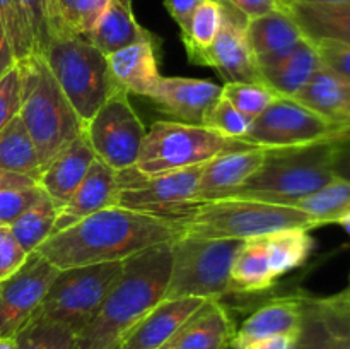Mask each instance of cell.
<instances>
[{"label": "cell", "mask_w": 350, "mask_h": 349, "mask_svg": "<svg viewBox=\"0 0 350 349\" xmlns=\"http://www.w3.org/2000/svg\"><path fill=\"white\" fill-rule=\"evenodd\" d=\"M58 272L33 252L16 272L0 279V337H14L33 318Z\"/></svg>", "instance_id": "cell-12"}, {"label": "cell", "mask_w": 350, "mask_h": 349, "mask_svg": "<svg viewBox=\"0 0 350 349\" xmlns=\"http://www.w3.org/2000/svg\"><path fill=\"white\" fill-rule=\"evenodd\" d=\"M265 159L267 149L255 146H245L212 157L204 164L197 201H214L226 192L241 187L262 168Z\"/></svg>", "instance_id": "cell-18"}, {"label": "cell", "mask_w": 350, "mask_h": 349, "mask_svg": "<svg viewBox=\"0 0 350 349\" xmlns=\"http://www.w3.org/2000/svg\"><path fill=\"white\" fill-rule=\"evenodd\" d=\"M224 21L217 38L205 53L204 67H212L226 82H262L260 67L246 36L245 16L222 2Z\"/></svg>", "instance_id": "cell-14"}, {"label": "cell", "mask_w": 350, "mask_h": 349, "mask_svg": "<svg viewBox=\"0 0 350 349\" xmlns=\"http://www.w3.org/2000/svg\"><path fill=\"white\" fill-rule=\"evenodd\" d=\"M347 332V318L328 310L320 300L304 298V317L296 349H342Z\"/></svg>", "instance_id": "cell-29"}, {"label": "cell", "mask_w": 350, "mask_h": 349, "mask_svg": "<svg viewBox=\"0 0 350 349\" xmlns=\"http://www.w3.org/2000/svg\"><path fill=\"white\" fill-rule=\"evenodd\" d=\"M221 94L222 86L204 79L161 77L149 99L176 122L202 125L205 113Z\"/></svg>", "instance_id": "cell-15"}, {"label": "cell", "mask_w": 350, "mask_h": 349, "mask_svg": "<svg viewBox=\"0 0 350 349\" xmlns=\"http://www.w3.org/2000/svg\"><path fill=\"white\" fill-rule=\"evenodd\" d=\"M286 10L308 40H334L350 44V3L317 5L291 2Z\"/></svg>", "instance_id": "cell-27"}, {"label": "cell", "mask_w": 350, "mask_h": 349, "mask_svg": "<svg viewBox=\"0 0 350 349\" xmlns=\"http://www.w3.org/2000/svg\"><path fill=\"white\" fill-rule=\"evenodd\" d=\"M21 109V77L17 65L0 77V130L19 115Z\"/></svg>", "instance_id": "cell-42"}, {"label": "cell", "mask_w": 350, "mask_h": 349, "mask_svg": "<svg viewBox=\"0 0 350 349\" xmlns=\"http://www.w3.org/2000/svg\"><path fill=\"white\" fill-rule=\"evenodd\" d=\"M344 130H345V137H350V120H349V122H345Z\"/></svg>", "instance_id": "cell-56"}, {"label": "cell", "mask_w": 350, "mask_h": 349, "mask_svg": "<svg viewBox=\"0 0 350 349\" xmlns=\"http://www.w3.org/2000/svg\"><path fill=\"white\" fill-rule=\"evenodd\" d=\"M17 349H72L75 334L57 322L33 317L16 335Z\"/></svg>", "instance_id": "cell-36"}, {"label": "cell", "mask_w": 350, "mask_h": 349, "mask_svg": "<svg viewBox=\"0 0 350 349\" xmlns=\"http://www.w3.org/2000/svg\"><path fill=\"white\" fill-rule=\"evenodd\" d=\"M159 40H146L106 55L116 86L129 94L149 98L159 82L156 48Z\"/></svg>", "instance_id": "cell-21"}, {"label": "cell", "mask_w": 350, "mask_h": 349, "mask_svg": "<svg viewBox=\"0 0 350 349\" xmlns=\"http://www.w3.org/2000/svg\"><path fill=\"white\" fill-rule=\"evenodd\" d=\"M0 21L9 38L16 62L36 53L33 34L17 7L16 0H0Z\"/></svg>", "instance_id": "cell-38"}, {"label": "cell", "mask_w": 350, "mask_h": 349, "mask_svg": "<svg viewBox=\"0 0 350 349\" xmlns=\"http://www.w3.org/2000/svg\"><path fill=\"white\" fill-rule=\"evenodd\" d=\"M241 240H214L183 235L171 243L170 284L166 300H221L232 293L231 266Z\"/></svg>", "instance_id": "cell-7"}, {"label": "cell", "mask_w": 350, "mask_h": 349, "mask_svg": "<svg viewBox=\"0 0 350 349\" xmlns=\"http://www.w3.org/2000/svg\"><path fill=\"white\" fill-rule=\"evenodd\" d=\"M0 349H17L16 337H0Z\"/></svg>", "instance_id": "cell-53"}, {"label": "cell", "mask_w": 350, "mask_h": 349, "mask_svg": "<svg viewBox=\"0 0 350 349\" xmlns=\"http://www.w3.org/2000/svg\"><path fill=\"white\" fill-rule=\"evenodd\" d=\"M202 2L204 0H164L166 10L173 17L174 23L180 26L181 36H185L188 33L191 16H193V12Z\"/></svg>", "instance_id": "cell-47"}, {"label": "cell", "mask_w": 350, "mask_h": 349, "mask_svg": "<svg viewBox=\"0 0 350 349\" xmlns=\"http://www.w3.org/2000/svg\"><path fill=\"white\" fill-rule=\"evenodd\" d=\"M234 332L221 301L208 300L176 335L174 349H229Z\"/></svg>", "instance_id": "cell-23"}, {"label": "cell", "mask_w": 350, "mask_h": 349, "mask_svg": "<svg viewBox=\"0 0 350 349\" xmlns=\"http://www.w3.org/2000/svg\"><path fill=\"white\" fill-rule=\"evenodd\" d=\"M321 303L327 308H330L335 313L350 315V276H349V286L344 291L330 298H321Z\"/></svg>", "instance_id": "cell-50"}, {"label": "cell", "mask_w": 350, "mask_h": 349, "mask_svg": "<svg viewBox=\"0 0 350 349\" xmlns=\"http://www.w3.org/2000/svg\"><path fill=\"white\" fill-rule=\"evenodd\" d=\"M41 55L84 123L120 89L109 70L106 55L88 38L53 34Z\"/></svg>", "instance_id": "cell-6"}, {"label": "cell", "mask_w": 350, "mask_h": 349, "mask_svg": "<svg viewBox=\"0 0 350 349\" xmlns=\"http://www.w3.org/2000/svg\"><path fill=\"white\" fill-rule=\"evenodd\" d=\"M291 2L317 3V5H334V3H350V0H291Z\"/></svg>", "instance_id": "cell-52"}, {"label": "cell", "mask_w": 350, "mask_h": 349, "mask_svg": "<svg viewBox=\"0 0 350 349\" xmlns=\"http://www.w3.org/2000/svg\"><path fill=\"white\" fill-rule=\"evenodd\" d=\"M338 123L318 115L296 98L280 96L250 125L241 142L263 149H291L344 139Z\"/></svg>", "instance_id": "cell-10"}, {"label": "cell", "mask_w": 350, "mask_h": 349, "mask_svg": "<svg viewBox=\"0 0 350 349\" xmlns=\"http://www.w3.org/2000/svg\"><path fill=\"white\" fill-rule=\"evenodd\" d=\"M0 170L33 178L38 183L43 163L21 116H14L0 130Z\"/></svg>", "instance_id": "cell-30"}, {"label": "cell", "mask_w": 350, "mask_h": 349, "mask_svg": "<svg viewBox=\"0 0 350 349\" xmlns=\"http://www.w3.org/2000/svg\"><path fill=\"white\" fill-rule=\"evenodd\" d=\"M338 226H342V228L345 229V233H347V235H350V212L347 216H344V218L340 219V221L337 222Z\"/></svg>", "instance_id": "cell-54"}, {"label": "cell", "mask_w": 350, "mask_h": 349, "mask_svg": "<svg viewBox=\"0 0 350 349\" xmlns=\"http://www.w3.org/2000/svg\"><path fill=\"white\" fill-rule=\"evenodd\" d=\"M204 298L164 300L122 341L123 349H161L207 303Z\"/></svg>", "instance_id": "cell-17"}, {"label": "cell", "mask_w": 350, "mask_h": 349, "mask_svg": "<svg viewBox=\"0 0 350 349\" xmlns=\"http://www.w3.org/2000/svg\"><path fill=\"white\" fill-rule=\"evenodd\" d=\"M16 64L17 62L12 53V48H10L9 38H7L5 29L2 26V21H0V77L3 74H7Z\"/></svg>", "instance_id": "cell-49"}, {"label": "cell", "mask_w": 350, "mask_h": 349, "mask_svg": "<svg viewBox=\"0 0 350 349\" xmlns=\"http://www.w3.org/2000/svg\"><path fill=\"white\" fill-rule=\"evenodd\" d=\"M118 192V171L96 159L74 195L68 198L67 204L58 209L53 233L62 231L94 212L116 205Z\"/></svg>", "instance_id": "cell-19"}, {"label": "cell", "mask_w": 350, "mask_h": 349, "mask_svg": "<svg viewBox=\"0 0 350 349\" xmlns=\"http://www.w3.org/2000/svg\"><path fill=\"white\" fill-rule=\"evenodd\" d=\"M320 67V55L313 41L304 36L282 60L260 68V75H262V82L275 89L280 96L296 98Z\"/></svg>", "instance_id": "cell-26"}, {"label": "cell", "mask_w": 350, "mask_h": 349, "mask_svg": "<svg viewBox=\"0 0 350 349\" xmlns=\"http://www.w3.org/2000/svg\"><path fill=\"white\" fill-rule=\"evenodd\" d=\"M183 236L176 221L111 205L53 233L34 252L57 269L115 262Z\"/></svg>", "instance_id": "cell-1"}, {"label": "cell", "mask_w": 350, "mask_h": 349, "mask_svg": "<svg viewBox=\"0 0 350 349\" xmlns=\"http://www.w3.org/2000/svg\"><path fill=\"white\" fill-rule=\"evenodd\" d=\"M72 349H75V346H74V348H72Z\"/></svg>", "instance_id": "cell-60"}, {"label": "cell", "mask_w": 350, "mask_h": 349, "mask_svg": "<svg viewBox=\"0 0 350 349\" xmlns=\"http://www.w3.org/2000/svg\"><path fill=\"white\" fill-rule=\"evenodd\" d=\"M109 349H123V348H122V342H118V344L111 346V348H109Z\"/></svg>", "instance_id": "cell-58"}, {"label": "cell", "mask_w": 350, "mask_h": 349, "mask_svg": "<svg viewBox=\"0 0 350 349\" xmlns=\"http://www.w3.org/2000/svg\"><path fill=\"white\" fill-rule=\"evenodd\" d=\"M282 2H284V7H287V3H289L291 0H282Z\"/></svg>", "instance_id": "cell-59"}, {"label": "cell", "mask_w": 350, "mask_h": 349, "mask_svg": "<svg viewBox=\"0 0 350 349\" xmlns=\"http://www.w3.org/2000/svg\"><path fill=\"white\" fill-rule=\"evenodd\" d=\"M293 207L306 212L320 226L337 224L350 212V181L335 178L320 190L297 198Z\"/></svg>", "instance_id": "cell-33"}, {"label": "cell", "mask_w": 350, "mask_h": 349, "mask_svg": "<svg viewBox=\"0 0 350 349\" xmlns=\"http://www.w3.org/2000/svg\"><path fill=\"white\" fill-rule=\"evenodd\" d=\"M129 96L123 89H116L84 129L96 159L115 171L135 166L147 132Z\"/></svg>", "instance_id": "cell-11"}, {"label": "cell", "mask_w": 350, "mask_h": 349, "mask_svg": "<svg viewBox=\"0 0 350 349\" xmlns=\"http://www.w3.org/2000/svg\"><path fill=\"white\" fill-rule=\"evenodd\" d=\"M270 262L277 277L303 266L313 250L314 242L310 229L293 228L265 236Z\"/></svg>", "instance_id": "cell-35"}, {"label": "cell", "mask_w": 350, "mask_h": 349, "mask_svg": "<svg viewBox=\"0 0 350 349\" xmlns=\"http://www.w3.org/2000/svg\"><path fill=\"white\" fill-rule=\"evenodd\" d=\"M342 349H350V327H349V332H347V337H345L344 348H342Z\"/></svg>", "instance_id": "cell-55"}, {"label": "cell", "mask_w": 350, "mask_h": 349, "mask_svg": "<svg viewBox=\"0 0 350 349\" xmlns=\"http://www.w3.org/2000/svg\"><path fill=\"white\" fill-rule=\"evenodd\" d=\"M320 60L325 67L337 72L344 79L350 81V44L334 40L313 41Z\"/></svg>", "instance_id": "cell-43"}, {"label": "cell", "mask_w": 350, "mask_h": 349, "mask_svg": "<svg viewBox=\"0 0 350 349\" xmlns=\"http://www.w3.org/2000/svg\"><path fill=\"white\" fill-rule=\"evenodd\" d=\"M222 98L253 122L279 99L280 94L265 82H226L222 86Z\"/></svg>", "instance_id": "cell-37"}, {"label": "cell", "mask_w": 350, "mask_h": 349, "mask_svg": "<svg viewBox=\"0 0 350 349\" xmlns=\"http://www.w3.org/2000/svg\"><path fill=\"white\" fill-rule=\"evenodd\" d=\"M204 164L154 177L142 174L135 185L118 192L116 205L167 219L181 205L197 201Z\"/></svg>", "instance_id": "cell-13"}, {"label": "cell", "mask_w": 350, "mask_h": 349, "mask_svg": "<svg viewBox=\"0 0 350 349\" xmlns=\"http://www.w3.org/2000/svg\"><path fill=\"white\" fill-rule=\"evenodd\" d=\"M248 144L229 139L205 125L157 120L146 132L135 170L144 177L198 166L219 154L241 149Z\"/></svg>", "instance_id": "cell-8"}, {"label": "cell", "mask_w": 350, "mask_h": 349, "mask_svg": "<svg viewBox=\"0 0 350 349\" xmlns=\"http://www.w3.org/2000/svg\"><path fill=\"white\" fill-rule=\"evenodd\" d=\"M304 317V298H277L256 308L236 328L232 341L269 337V335H299Z\"/></svg>", "instance_id": "cell-22"}, {"label": "cell", "mask_w": 350, "mask_h": 349, "mask_svg": "<svg viewBox=\"0 0 350 349\" xmlns=\"http://www.w3.org/2000/svg\"><path fill=\"white\" fill-rule=\"evenodd\" d=\"M297 335H269V337L232 341V349H296Z\"/></svg>", "instance_id": "cell-46"}, {"label": "cell", "mask_w": 350, "mask_h": 349, "mask_svg": "<svg viewBox=\"0 0 350 349\" xmlns=\"http://www.w3.org/2000/svg\"><path fill=\"white\" fill-rule=\"evenodd\" d=\"M202 125L208 127V129L215 130L221 135L229 137V139L241 140L243 137L248 133L250 125H252V120L246 118L241 112L234 108L231 103L226 98L217 99L214 105L208 108V112L205 113V118Z\"/></svg>", "instance_id": "cell-39"}, {"label": "cell", "mask_w": 350, "mask_h": 349, "mask_svg": "<svg viewBox=\"0 0 350 349\" xmlns=\"http://www.w3.org/2000/svg\"><path fill=\"white\" fill-rule=\"evenodd\" d=\"M27 27L34 40L38 53H43L50 43V26H48V0H16Z\"/></svg>", "instance_id": "cell-41"}, {"label": "cell", "mask_w": 350, "mask_h": 349, "mask_svg": "<svg viewBox=\"0 0 350 349\" xmlns=\"http://www.w3.org/2000/svg\"><path fill=\"white\" fill-rule=\"evenodd\" d=\"M38 185L33 178L23 177V174L9 173V171L0 170V190L3 188H27Z\"/></svg>", "instance_id": "cell-51"}, {"label": "cell", "mask_w": 350, "mask_h": 349, "mask_svg": "<svg viewBox=\"0 0 350 349\" xmlns=\"http://www.w3.org/2000/svg\"><path fill=\"white\" fill-rule=\"evenodd\" d=\"M232 9L238 10L246 19H255V17L265 16V14L273 12V10L286 9L282 0H222Z\"/></svg>", "instance_id": "cell-45"}, {"label": "cell", "mask_w": 350, "mask_h": 349, "mask_svg": "<svg viewBox=\"0 0 350 349\" xmlns=\"http://www.w3.org/2000/svg\"><path fill=\"white\" fill-rule=\"evenodd\" d=\"M277 279L265 236L245 240L231 266L232 293H262L270 289Z\"/></svg>", "instance_id": "cell-28"}, {"label": "cell", "mask_w": 350, "mask_h": 349, "mask_svg": "<svg viewBox=\"0 0 350 349\" xmlns=\"http://www.w3.org/2000/svg\"><path fill=\"white\" fill-rule=\"evenodd\" d=\"M123 262L115 260L60 270L33 317L65 325L77 337L120 279Z\"/></svg>", "instance_id": "cell-9"}, {"label": "cell", "mask_w": 350, "mask_h": 349, "mask_svg": "<svg viewBox=\"0 0 350 349\" xmlns=\"http://www.w3.org/2000/svg\"><path fill=\"white\" fill-rule=\"evenodd\" d=\"M109 0H48V26L53 34L88 38L98 26Z\"/></svg>", "instance_id": "cell-31"}, {"label": "cell", "mask_w": 350, "mask_h": 349, "mask_svg": "<svg viewBox=\"0 0 350 349\" xmlns=\"http://www.w3.org/2000/svg\"><path fill=\"white\" fill-rule=\"evenodd\" d=\"M332 168L337 178L350 181V137L332 142Z\"/></svg>", "instance_id": "cell-48"}, {"label": "cell", "mask_w": 350, "mask_h": 349, "mask_svg": "<svg viewBox=\"0 0 350 349\" xmlns=\"http://www.w3.org/2000/svg\"><path fill=\"white\" fill-rule=\"evenodd\" d=\"M171 243L150 246L123 262V272L96 317L75 337V349H109L122 342L161 301L166 300Z\"/></svg>", "instance_id": "cell-2"}, {"label": "cell", "mask_w": 350, "mask_h": 349, "mask_svg": "<svg viewBox=\"0 0 350 349\" xmlns=\"http://www.w3.org/2000/svg\"><path fill=\"white\" fill-rule=\"evenodd\" d=\"M246 36L260 68H265L289 55L304 38L286 9L273 10L246 23Z\"/></svg>", "instance_id": "cell-20"}, {"label": "cell", "mask_w": 350, "mask_h": 349, "mask_svg": "<svg viewBox=\"0 0 350 349\" xmlns=\"http://www.w3.org/2000/svg\"><path fill=\"white\" fill-rule=\"evenodd\" d=\"M44 192L38 185L27 188H3L0 190V224L16 221L24 211L36 204Z\"/></svg>", "instance_id": "cell-40"}, {"label": "cell", "mask_w": 350, "mask_h": 349, "mask_svg": "<svg viewBox=\"0 0 350 349\" xmlns=\"http://www.w3.org/2000/svg\"><path fill=\"white\" fill-rule=\"evenodd\" d=\"M94 161V151L85 132H82L44 164L38 178V187L60 209L74 195Z\"/></svg>", "instance_id": "cell-16"}, {"label": "cell", "mask_w": 350, "mask_h": 349, "mask_svg": "<svg viewBox=\"0 0 350 349\" xmlns=\"http://www.w3.org/2000/svg\"><path fill=\"white\" fill-rule=\"evenodd\" d=\"M174 339H176V337H174ZM174 339L171 342H167V344L164 346V348H161V349H174Z\"/></svg>", "instance_id": "cell-57"}, {"label": "cell", "mask_w": 350, "mask_h": 349, "mask_svg": "<svg viewBox=\"0 0 350 349\" xmlns=\"http://www.w3.org/2000/svg\"><path fill=\"white\" fill-rule=\"evenodd\" d=\"M332 142L291 149H267V159L241 187L217 198H252L270 204L293 205L335 180L332 168ZM215 201V198H214Z\"/></svg>", "instance_id": "cell-5"}, {"label": "cell", "mask_w": 350, "mask_h": 349, "mask_svg": "<svg viewBox=\"0 0 350 349\" xmlns=\"http://www.w3.org/2000/svg\"><path fill=\"white\" fill-rule=\"evenodd\" d=\"M224 21V7L221 0H204L193 12L190 27L185 36H181L188 58L193 64L204 67L205 53L217 38Z\"/></svg>", "instance_id": "cell-32"}, {"label": "cell", "mask_w": 350, "mask_h": 349, "mask_svg": "<svg viewBox=\"0 0 350 349\" xmlns=\"http://www.w3.org/2000/svg\"><path fill=\"white\" fill-rule=\"evenodd\" d=\"M296 99L318 115L342 127L350 120V81L323 64Z\"/></svg>", "instance_id": "cell-25"}, {"label": "cell", "mask_w": 350, "mask_h": 349, "mask_svg": "<svg viewBox=\"0 0 350 349\" xmlns=\"http://www.w3.org/2000/svg\"><path fill=\"white\" fill-rule=\"evenodd\" d=\"M57 216L58 207L44 194L36 204L31 205L16 221L10 222L9 228L21 248L29 255L44 240L53 235Z\"/></svg>", "instance_id": "cell-34"}, {"label": "cell", "mask_w": 350, "mask_h": 349, "mask_svg": "<svg viewBox=\"0 0 350 349\" xmlns=\"http://www.w3.org/2000/svg\"><path fill=\"white\" fill-rule=\"evenodd\" d=\"M27 253L21 248L7 224H0V279L16 272L26 260Z\"/></svg>", "instance_id": "cell-44"}, {"label": "cell", "mask_w": 350, "mask_h": 349, "mask_svg": "<svg viewBox=\"0 0 350 349\" xmlns=\"http://www.w3.org/2000/svg\"><path fill=\"white\" fill-rule=\"evenodd\" d=\"M16 65L21 77L19 116L44 166L84 132L85 123L62 91L43 55L36 51Z\"/></svg>", "instance_id": "cell-4"}, {"label": "cell", "mask_w": 350, "mask_h": 349, "mask_svg": "<svg viewBox=\"0 0 350 349\" xmlns=\"http://www.w3.org/2000/svg\"><path fill=\"white\" fill-rule=\"evenodd\" d=\"M150 31L140 26L133 14L132 0H109L105 14L99 19L98 26L92 29L88 40L105 55L139 43V41L154 40Z\"/></svg>", "instance_id": "cell-24"}, {"label": "cell", "mask_w": 350, "mask_h": 349, "mask_svg": "<svg viewBox=\"0 0 350 349\" xmlns=\"http://www.w3.org/2000/svg\"><path fill=\"white\" fill-rule=\"evenodd\" d=\"M183 235L214 240H252L282 229L320 228L313 218L293 205L252 198H215L181 205L173 214Z\"/></svg>", "instance_id": "cell-3"}]
</instances>
